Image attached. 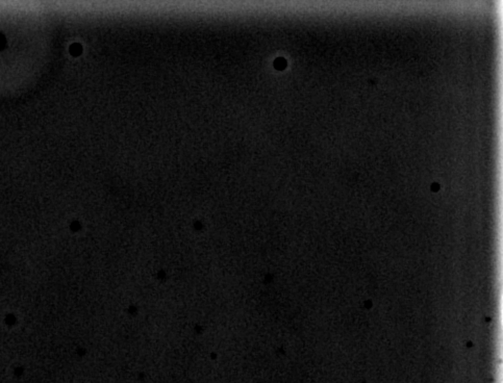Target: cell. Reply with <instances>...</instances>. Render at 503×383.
<instances>
[{
	"label": "cell",
	"mask_w": 503,
	"mask_h": 383,
	"mask_svg": "<svg viewBox=\"0 0 503 383\" xmlns=\"http://www.w3.org/2000/svg\"><path fill=\"white\" fill-rule=\"evenodd\" d=\"M70 51L73 56H79L81 52V46L79 44H73L70 47Z\"/></svg>",
	"instance_id": "6da1fadb"
},
{
	"label": "cell",
	"mask_w": 503,
	"mask_h": 383,
	"mask_svg": "<svg viewBox=\"0 0 503 383\" xmlns=\"http://www.w3.org/2000/svg\"><path fill=\"white\" fill-rule=\"evenodd\" d=\"M275 67L277 69H283L286 67V60L283 58H279L277 62H274Z\"/></svg>",
	"instance_id": "7a4b0ae2"
}]
</instances>
